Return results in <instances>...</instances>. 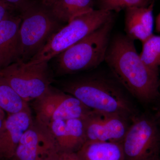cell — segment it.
<instances>
[{"label": "cell", "mask_w": 160, "mask_h": 160, "mask_svg": "<svg viewBox=\"0 0 160 160\" xmlns=\"http://www.w3.org/2000/svg\"><path fill=\"white\" fill-rule=\"evenodd\" d=\"M105 62L119 83L134 97L147 103L159 95V73L140 58L134 40L118 34L109 41Z\"/></svg>", "instance_id": "6da1fadb"}, {"label": "cell", "mask_w": 160, "mask_h": 160, "mask_svg": "<svg viewBox=\"0 0 160 160\" xmlns=\"http://www.w3.org/2000/svg\"><path fill=\"white\" fill-rule=\"evenodd\" d=\"M62 90L77 98L93 111L118 115L128 119L136 116L131 103L121 89L104 78L90 77L62 83Z\"/></svg>", "instance_id": "7a4b0ae2"}, {"label": "cell", "mask_w": 160, "mask_h": 160, "mask_svg": "<svg viewBox=\"0 0 160 160\" xmlns=\"http://www.w3.org/2000/svg\"><path fill=\"white\" fill-rule=\"evenodd\" d=\"M113 17L99 28L56 57V69L59 75L94 69L105 61Z\"/></svg>", "instance_id": "3957f363"}, {"label": "cell", "mask_w": 160, "mask_h": 160, "mask_svg": "<svg viewBox=\"0 0 160 160\" xmlns=\"http://www.w3.org/2000/svg\"><path fill=\"white\" fill-rule=\"evenodd\" d=\"M113 17L112 11L93 9L77 17L49 38L40 51L28 64L49 62L79 42Z\"/></svg>", "instance_id": "277c9868"}, {"label": "cell", "mask_w": 160, "mask_h": 160, "mask_svg": "<svg viewBox=\"0 0 160 160\" xmlns=\"http://www.w3.org/2000/svg\"><path fill=\"white\" fill-rule=\"evenodd\" d=\"M21 16L17 61L27 63L62 27L49 9L42 6L33 4Z\"/></svg>", "instance_id": "5b68a950"}, {"label": "cell", "mask_w": 160, "mask_h": 160, "mask_svg": "<svg viewBox=\"0 0 160 160\" xmlns=\"http://www.w3.org/2000/svg\"><path fill=\"white\" fill-rule=\"evenodd\" d=\"M0 76L27 103L42 95L51 86L47 62L29 64L17 61L1 69Z\"/></svg>", "instance_id": "8992f818"}, {"label": "cell", "mask_w": 160, "mask_h": 160, "mask_svg": "<svg viewBox=\"0 0 160 160\" xmlns=\"http://www.w3.org/2000/svg\"><path fill=\"white\" fill-rule=\"evenodd\" d=\"M122 146L125 160H150L158 155L159 134L154 121L145 116L132 120Z\"/></svg>", "instance_id": "52a82bcc"}, {"label": "cell", "mask_w": 160, "mask_h": 160, "mask_svg": "<svg viewBox=\"0 0 160 160\" xmlns=\"http://www.w3.org/2000/svg\"><path fill=\"white\" fill-rule=\"evenodd\" d=\"M60 149L48 126L33 119L20 140L14 160H52Z\"/></svg>", "instance_id": "ba28073f"}, {"label": "cell", "mask_w": 160, "mask_h": 160, "mask_svg": "<svg viewBox=\"0 0 160 160\" xmlns=\"http://www.w3.org/2000/svg\"><path fill=\"white\" fill-rule=\"evenodd\" d=\"M129 119L118 115L91 110L84 118L87 141L122 143Z\"/></svg>", "instance_id": "9c48e42d"}, {"label": "cell", "mask_w": 160, "mask_h": 160, "mask_svg": "<svg viewBox=\"0 0 160 160\" xmlns=\"http://www.w3.org/2000/svg\"><path fill=\"white\" fill-rule=\"evenodd\" d=\"M33 120L30 108L6 117L0 129V160H13L20 140Z\"/></svg>", "instance_id": "30bf717a"}, {"label": "cell", "mask_w": 160, "mask_h": 160, "mask_svg": "<svg viewBox=\"0 0 160 160\" xmlns=\"http://www.w3.org/2000/svg\"><path fill=\"white\" fill-rule=\"evenodd\" d=\"M46 110L51 122L85 118L92 110L73 96L53 88L48 96Z\"/></svg>", "instance_id": "8fae6325"}, {"label": "cell", "mask_w": 160, "mask_h": 160, "mask_svg": "<svg viewBox=\"0 0 160 160\" xmlns=\"http://www.w3.org/2000/svg\"><path fill=\"white\" fill-rule=\"evenodd\" d=\"M48 127L62 151L77 152L87 142L84 118L56 120Z\"/></svg>", "instance_id": "7c38bea8"}, {"label": "cell", "mask_w": 160, "mask_h": 160, "mask_svg": "<svg viewBox=\"0 0 160 160\" xmlns=\"http://www.w3.org/2000/svg\"><path fill=\"white\" fill-rule=\"evenodd\" d=\"M22 18L11 14L0 22V69L18 61Z\"/></svg>", "instance_id": "4fadbf2b"}, {"label": "cell", "mask_w": 160, "mask_h": 160, "mask_svg": "<svg viewBox=\"0 0 160 160\" xmlns=\"http://www.w3.org/2000/svg\"><path fill=\"white\" fill-rule=\"evenodd\" d=\"M153 1L146 7H132L126 9L125 30L126 35L142 43L153 35Z\"/></svg>", "instance_id": "5bb4252c"}, {"label": "cell", "mask_w": 160, "mask_h": 160, "mask_svg": "<svg viewBox=\"0 0 160 160\" xmlns=\"http://www.w3.org/2000/svg\"><path fill=\"white\" fill-rule=\"evenodd\" d=\"M81 160H125L122 143L87 141L76 152Z\"/></svg>", "instance_id": "9a60e30c"}, {"label": "cell", "mask_w": 160, "mask_h": 160, "mask_svg": "<svg viewBox=\"0 0 160 160\" xmlns=\"http://www.w3.org/2000/svg\"><path fill=\"white\" fill-rule=\"evenodd\" d=\"M93 0H56L48 9L59 22L68 23L77 17L94 9Z\"/></svg>", "instance_id": "2e32d148"}, {"label": "cell", "mask_w": 160, "mask_h": 160, "mask_svg": "<svg viewBox=\"0 0 160 160\" xmlns=\"http://www.w3.org/2000/svg\"><path fill=\"white\" fill-rule=\"evenodd\" d=\"M0 107L7 114H13L29 108L26 102L0 76Z\"/></svg>", "instance_id": "e0dca14e"}, {"label": "cell", "mask_w": 160, "mask_h": 160, "mask_svg": "<svg viewBox=\"0 0 160 160\" xmlns=\"http://www.w3.org/2000/svg\"><path fill=\"white\" fill-rule=\"evenodd\" d=\"M140 56L150 69L158 72L160 66V36L153 34L142 43Z\"/></svg>", "instance_id": "ac0fdd59"}, {"label": "cell", "mask_w": 160, "mask_h": 160, "mask_svg": "<svg viewBox=\"0 0 160 160\" xmlns=\"http://www.w3.org/2000/svg\"><path fill=\"white\" fill-rule=\"evenodd\" d=\"M154 0H99L100 9L118 12L132 7H146Z\"/></svg>", "instance_id": "d6986e66"}, {"label": "cell", "mask_w": 160, "mask_h": 160, "mask_svg": "<svg viewBox=\"0 0 160 160\" xmlns=\"http://www.w3.org/2000/svg\"><path fill=\"white\" fill-rule=\"evenodd\" d=\"M21 13L26 11L32 5L30 0H2Z\"/></svg>", "instance_id": "ffe728a7"}, {"label": "cell", "mask_w": 160, "mask_h": 160, "mask_svg": "<svg viewBox=\"0 0 160 160\" xmlns=\"http://www.w3.org/2000/svg\"><path fill=\"white\" fill-rule=\"evenodd\" d=\"M52 160H81L76 152L60 150Z\"/></svg>", "instance_id": "44dd1931"}, {"label": "cell", "mask_w": 160, "mask_h": 160, "mask_svg": "<svg viewBox=\"0 0 160 160\" xmlns=\"http://www.w3.org/2000/svg\"><path fill=\"white\" fill-rule=\"evenodd\" d=\"M13 9L9 5L0 0V22L11 15Z\"/></svg>", "instance_id": "7402d4cb"}, {"label": "cell", "mask_w": 160, "mask_h": 160, "mask_svg": "<svg viewBox=\"0 0 160 160\" xmlns=\"http://www.w3.org/2000/svg\"><path fill=\"white\" fill-rule=\"evenodd\" d=\"M55 1L56 0H42V6L49 9Z\"/></svg>", "instance_id": "603a6c76"}, {"label": "cell", "mask_w": 160, "mask_h": 160, "mask_svg": "<svg viewBox=\"0 0 160 160\" xmlns=\"http://www.w3.org/2000/svg\"><path fill=\"white\" fill-rule=\"evenodd\" d=\"M155 29L157 32H160V13L156 19Z\"/></svg>", "instance_id": "cb8c5ba5"}, {"label": "cell", "mask_w": 160, "mask_h": 160, "mask_svg": "<svg viewBox=\"0 0 160 160\" xmlns=\"http://www.w3.org/2000/svg\"><path fill=\"white\" fill-rule=\"evenodd\" d=\"M6 112L0 107V118L5 119L6 118Z\"/></svg>", "instance_id": "d4e9b609"}, {"label": "cell", "mask_w": 160, "mask_h": 160, "mask_svg": "<svg viewBox=\"0 0 160 160\" xmlns=\"http://www.w3.org/2000/svg\"><path fill=\"white\" fill-rule=\"evenodd\" d=\"M4 120L3 119L1 118H0V129H1V127L2 126L3 122H4Z\"/></svg>", "instance_id": "484cf974"}, {"label": "cell", "mask_w": 160, "mask_h": 160, "mask_svg": "<svg viewBox=\"0 0 160 160\" xmlns=\"http://www.w3.org/2000/svg\"><path fill=\"white\" fill-rule=\"evenodd\" d=\"M150 160H160V159L158 157L157 155L156 156L154 157V158H152V159Z\"/></svg>", "instance_id": "4316f807"}, {"label": "cell", "mask_w": 160, "mask_h": 160, "mask_svg": "<svg viewBox=\"0 0 160 160\" xmlns=\"http://www.w3.org/2000/svg\"><path fill=\"white\" fill-rule=\"evenodd\" d=\"M0 70H1V69H0Z\"/></svg>", "instance_id": "83f0119b"}, {"label": "cell", "mask_w": 160, "mask_h": 160, "mask_svg": "<svg viewBox=\"0 0 160 160\" xmlns=\"http://www.w3.org/2000/svg\"><path fill=\"white\" fill-rule=\"evenodd\" d=\"M98 1H99V0H98Z\"/></svg>", "instance_id": "f1b7e54d"}]
</instances>
